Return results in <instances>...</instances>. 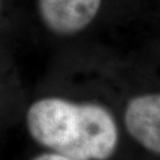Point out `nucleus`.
I'll use <instances>...</instances> for the list:
<instances>
[{"mask_svg":"<svg viewBox=\"0 0 160 160\" xmlns=\"http://www.w3.org/2000/svg\"><path fill=\"white\" fill-rule=\"evenodd\" d=\"M125 123L138 142L160 154V92L132 98L125 112Z\"/></svg>","mask_w":160,"mask_h":160,"instance_id":"nucleus-3","label":"nucleus"},{"mask_svg":"<svg viewBox=\"0 0 160 160\" xmlns=\"http://www.w3.org/2000/svg\"><path fill=\"white\" fill-rule=\"evenodd\" d=\"M32 160H72V159L67 158L64 155L58 154V153H44V154H40L38 157L33 158Z\"/></svg>","mask_w":160,"mask_h":160,"instance_id":"nucleus-4","label":"nucleus"},{"mask_svg":"<svg viewBox=\"0 0 160 160\" xmlns=\"http://www.w3.org/2000/svg\"><path fill=\"white\" fill-rule=\"evenodd\" d=\"M40 22L57 36L86 30L100 12L102 0H36Z\"/></svg>","mask_w":160,"mask_h":160,"instance_id":"nucleus-2","label":"nucleus"},{"mask_svg":"<svg viewBox=\"0 0 160 160\" xmlns=\"http://www.w3.org/2000/svg\"><path fill=\"white\" fill-rule=\"evenodd\" d=\"M26 126L37 143L72 160L109 159L119 140L107 108L61 97L34 101L26 113Z\"/></svg>","mask_w":160,"mask_h":160,"instance_id":"nucleus-1","label":"nucleus"},{"mask_svg":"<svg viewBox=\"0 0 160 160\" xmlns=\"http://www.w3.org/2000/svg\"><path fill=\"white\" fill-rule=\"evenodd\" d=\"M1 7H2V0H0V13H1Z\"/></svg>","mask_w":160,"mask_h":160,"instance_id":"nucleus-5","label":"nucleus"}]
</instances>
